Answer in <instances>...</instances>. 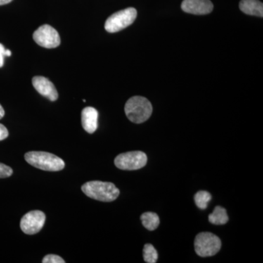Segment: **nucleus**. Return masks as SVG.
Masks as SVG:
<instances>
[{
	"instance_id": "f257e3e1",
	"label": "nucleus",
	"mask_w": 263,
	"mask_h": 263,
	"mask_svg": "<svg viewBox=\"0 0 263 263\" xmlns=\"http://www.w3.org/2000/svg\"><path fill=\"white\" fill-rule=\"evenodd\" d=\"M81 190L86 196L101 202L114 201L120 193L119 189L113 183L100 181L85 183Z\"/></svg>"
},
{
	"instance_id": "f03ea898",
	"label": "nucleus",
	"mask_w": 263,
	"mask_h": 263,
	"mask_svg": "<svg viewBox=\"0 0 263 263\" xmlns=\"http://www.w3.org/2000/svg\"><path fill=\"white\" fill-rule=\"evenodd\" d=\"M25 160L33 167L43 171H60L65 168V162L57 156L45 152H29L24 155Z\"/></svg>"
},
{
	"instance_id": "7ed1b4c3",
	"label": "nucleus",
	"mask_w": 263,
	"mask_h": 263,
	"mask_svg": "<svg viewBox=\"0 0 263 263\" xmlns=\"http://www.w3.org/2000/svg\"><path fill=\"white\" fill-rule=\"evenodd\" d=\"M152 103L146 98L133 97L128 100L124 107V111L129 120L136 124H141L149 119L152 114Z\"/></svg>"
},
{
	"instance_id": "20e7f679",
	"label": "nucleus",
	"mask_w": 263,
	"mask_h": 263,
	"mask_svg": "<svg viewBox=\"0 0 263 263\" xmlns=\"http://www.w3.org/2000/svg\"><path fill=\"white\" fill-rule=\"evenodd\" d=\"M221 240L219 237L209 232L199 233L195 240V250L202 257H212L220 250Z\"/></svg>"
},
{
	"instance_id": "39448f33",
	"label": "nucleus",
	"mask_w": 263,
	"mask_h": 263,
	"mask_svg": "<svg viewBox=\"0 0 263 263\" xmlns=\"http://www.w3.org/2000/svg\"><path fill=\"white\" fill-rule=\"evenodd\" d=\"M136 17L137 10L134 8H128L118 11L107 19L105 24V30L110 33L119 32L131 25Z\"/></svg>"
},
{
	"instance_id": "423d86ee",
	"label": "nucleus",
	"mask_w": 263,
	"mask_h": 263,
	"mask_svg": "<svg viewBox=\"0 0 263 263\" xmlns=\"http://www.w3.org/2000/svg\"><path fill=\"white\" fill-rule=\"evenodd\" d=\"M114 163L118 168L124 171H136L144 167L147 163V156L144 152H126L121 154L115 158Z\"/></svg>"
},
{
	"instance_id": "0eeeda50",
	"label": "nucleus",
	"mask_w": 263,
	"mask_h": 263,
	"mask_svg": "<svg viewBox=\"0 0 263 263\" xmlns=\"http://www.w3.org/2000/svg\"><path fill=\"white\" fill-rule=\"evenodd\" d=\"M33 39L39 46L46 48L58 47L61 43L58 32L48 24L40 27L33 34Z\"/></svg>"
},
{
	"instance_id": "6e6552de",
	"label": "nucleus",
	"mask_w": 263,
	"mask_h": 263,
	"mask_svg": "<svg viewBox=\"0 0 263 263\" xmlns=\"http://www.w3.org/2000/svg\"><path fill=\"white\" fill-rule=\"evenodd\" d=\"M46 221V215L41 211H32L22 217L21 229L25 234L34 235L39 233Z\"/></svg>"
},
{
	"instance_id": "1a4fd4ad",
	"label": "nucleus",
	"mask_w": 263,
	"mask_h": 263,
	"mask_svg": "<svg viewBox=\"0 0 263 263\" xmlns=\"http://www.w3.org/2000/svg\"><path fill=\"white\" fill-rule=\"evenodd\" d=\"M214 8L210 0H183L181 9L186 13L194 15H206Z\"/></svg>"
},
{
	"instance_id": "9d476101",
	"label": "nucleus",
	"mask_w": 263,
	"mask_h": 263,
	"mask_svg": "<svg viewBox=\"0 0 263 263\" xmlns=\"http://www.w3.org/2000/svg\"><path fill=\"white\" fill-rule=\"evenodd\" d=\"M32 84L38 93L51 101H56L58 99V92L54 85L46 78L35 76L32 79Z\"/></svg>"
},
{
	"instance_id": "9b49d317",
	"label": "nucleus",
	"mask_w": 263,
	"mask_h": 263,
	"mask_svg": "<svg viewBox=\"0 0 263 263\" xmlns=\"http://www.w3.org/2000/svg\"><path fill=\"white\" fill-rule=\"evenodd\" d=\"M83 128L90 134L97 130L98 127V111L92 107H86L81 113Z\"/></svg>"
},
{
	"instance_id": "f8f14e48",
	"label": "nucleus",
	"mask_w": 263,
	"mask_h": 263,
	"mask_svg": "<svg viewBox=\"0 0 263 263\" xmlns=\"http://www.w3.org/2000/svg\"><path fill=\"white\" fill-rule=\"evenodd\" d=\"M239 8L245 14L263 17V5L259 0H241Z\"/></svg>"
},
{
	"instance_id": "ddd939ff",
	"label": "nucleus",
	"mask_w": 263,
	"mask_h": 263,
	"mask_svg": "<svg viewBox=\"0 0 263 263\" xmlns=\"http://www.w3.org/2000/svg\"><path fill=\"white\" fill-rule=\"evenodd\" d=\"M209 220L213 224L221 226V224H226L229 220V218L224 208L216 206L214 212L209 216Z\"/></svg>"
},
{
	"instance_id": "4468645a",
	"label": "nucleus",
	"mask_w": 263,
	"mask_h": 263,
	"mask_svg": "<svg viewBox=\"0 0 263 263\" xmlns=\"http://www.w3.org/2000/svg\"><path fill=\"white\" fill-rule=\"evenodd\" d=\"M142 224L150 231H153L160 226V218L155 213L146 212L141 216Z\"/></svg>"
},
{
	"instance_id": "2eb2a0df",
	"label": "nucleus",
	"mask_w": 263,
	"mask_h": 263,
	"mask_svg": "<svg viewBox=\"0 0 263 263\" xmlns=\"http://www.w3.org/2000/svg\"><path fill=\"white\" fill-rule=\"evenodd\" d=\"M212 198V195L208 192L199 191L195 195V204L199 209H205Z\"/></svg>"
},
{
	"instance_id": "dca6fc26",
	"label": "nucleus",
	"mask_w": 263,
	"mask_h": 263,
	"mask_svg": "<svg viewBox=\"0 0 263 263\" xmlns=\"http://www.w3.org/2000/svg\"><path fill=\"white\" fill-rule=\"evenodd\" d=\"M143 259L145 262L148 263L157 262L158 259V254L155 247L150 243H147L143 248Z\"/></svg>"
},
{
	"instance_id": "f3484780",
	"label": "nucleus",
	"mask_w": 263,
	"mask_h": 263,
	"mask_svg": "<svg viewBox=\"0 0 263 263\" xmlns=\"http://www.w3.org/2000/svg\"><path fill=\"white\" fill-rule=\"evenodd\" d=\"M43 263H65V261L60 256L48 254L43 259Z\"/></svg>"
},
{
	"instance_id": "a211bd4d",
	"label": "nucleus",
	"mask_w": 263,
	"mask_h": 263,
	"mask_svg": "<svg viewBox=\"0 0 263 263\" xmlns=\"http://www.w3.org/2000/svg\"><path fill=\"white\" fill-rule=\"evenodd\" d=\"M13 171L11 167L6 164L0 163V179L10 177Z\"/></svg>"
},
{
	"instance_id": "6ab92c4d",
	"label": "nucleus",
	"mask_w": 263,
	"mask_h": 263,
	"mask_svg": "<svg viewBox=\"0 0 263 263\" xmlns=\"http://www.w3.org/2000/svg\"><path fill=\"white\" fill-rule=\"evenodd\" d=\"M8 135H9V133H8L7 128L3 124H0V141L6 139Z\"/></svg>"
},
{
	"instance_id": "aec40b11",
	"label": "nucleus",
	"mask_w": 263,
	"mask_h": 263,
	"mask_svg": "<svg viewBox=\"0 0 263 263\" xmlns=\"http://www.w3.org/2000/svg\"><path fill=\"white\" fill-rule=\"evenodd\" d=\"M5 48L3 44L0 43V67H3L4 65V59L6 57L5 55Z\"/></svg>"
},
{
	"instance_id": "412c9836",
	"label": "nucleus",
	"mask_w": 263,
	"mask_h": 263,
	"mask_svg": "<svg viewBox=\"0 0 263 263\" xmlns=\"http://www.w3.org/2000/svg\"><path fill=\"white\" fill-rule=\"evenodd\" d=\"M4 116H5L4 109H3V106H2L1 105H0V119H3V118L4 117Z\"/></svg>"
},
{
	"instance_id": "4be33fe9",
	"label": "nucleus",
	"mask_w": 263,
	"mask_h": 263,
	"mask_svg": "<svg viewBox=\"0 0 263 263\" xmlns=\"http://www.w3.org/2000/svg\"><path fill=\"white\" fill-rule=\"evenodd\" d=\"M13 1V0H0V5H4L6 4H8L10 2Z\"/></svg>"
},
{
	"instance_id": "5701e85b",
	"label": "nucleus",
	"mask_w": 263,
	"mask_h": 263,
	"mask_svg": "<svg viewBox=\"0 0 263 263\" xmlns=\"http://www.w3.org/2000/svg\"><path fill=\"white\" fill-rule=\"evenodd\" d=\"M5 55L6 57H10L11 56V51L10 50H5Z\"/></svg>"
}]
</instances>
